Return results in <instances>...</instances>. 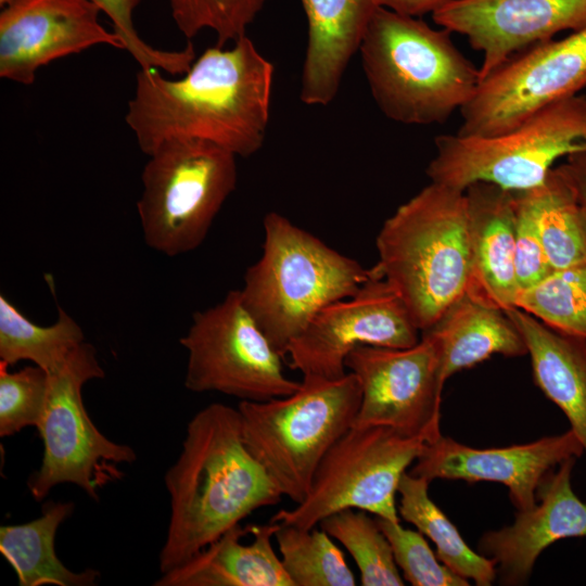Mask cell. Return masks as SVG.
I'll list each match as a JSON object with an SVG mask.
<instances>
[{
    "instance_id": "obj_1",
    "label": "cell",
    "mask_w": 586,
    "mask_h": 586,
    "mask_svg": "<svg viewBox=\"0 0 586 586\" xmlns=\"http://www.w3.org/2000/svg\"><path fill=\"white\" fill-rule=\"evenodd\" d=\"M178 79L140 68L125 120L150 155L171 139H199L247 157L264 144L273 65L245 35L207 48Z\"/></svg>"
},
{
    "instance_id": "obj_2",
    "label": "cell",
    "mask_w": 586,
    "mask_h": 586,
    "mask_svg": "<svg viewBox=\"0 0 586 586\" xmlns=\"http://www.w3.org/2000/svg\"><path fill=\"white\" fill-rule=\"evenodd\" d=\"M170 515L160 552L169 572L282 494L244 445L238 408L214 403L189 421L182 450L165 474Z\"/></svg>"
},
{
    "instance_id": "obj_3",
    "label": "cell",
    "mask_w": 586,
    "mask_h": 586,
    "mask_svg": "<svg viewBox=\"0 0 586 586\" xmlns=\"http://www.w3.org/2000/svg\"><path fill=\"white\" fill-rule=\"evenodd\" d=\"M451 31L379 7L359 47L371 94L390 119L445 123L474 95L481 75Z\"/></svg>"
},
{
    "instance_id": "obj_4",
    "label": "cell",
    "mask_w": 586,
    "mask_h": 586,
    "mask_svg": "<svg viewBox=\"0 0 586 586\" xmlns=\"http://www.w3.org/2000/svg\"><path fill=\"white\" fill-rule=\"evenodd\" d=\"M375 244L374 270L429 329L470 281L464 191L431 182L384 221Z\"/></svg>"
},
{
    "instance_id": "obj_5",
    "label": "cell",
    "mask_w": 586,
    "mask_h": 586,
    "mask_svg": "<svg viewBox=\"0 0 586 586\" xmlns=\"http://www.w3.org/2000/svg\"><path fill=\"white\" fill-rule=\"evenodd\" d=\"M263 226L262 256L246 269L240 294L249 314L284 357L313 318L326 306L355 295L372 268L277 212L266 214Z\"/></svg>"
},
{
    "instance_id": "obj_6",
    "label": "cell",
    "mask_w": 586,
    "mask_h": 586,
    "mask_svg": "<svg viewBox=\"0 0 586 586\" xmlns=\"http://www.w3.org/2000/svg\"><path fill=\"white\" fill-rule=\"evenodd\" d=\"M361 402L355 374L303 377L298 388L264 402H240L245 447L272 483L296 505L333 444L354 424Z\"/></svg>"
},
{
    "instance_id": "obj_7",
    "label": "cell",
    "mask_w": 586,
    "mask_h": 586,
    "mask_svg": "<svg viewBox=\"0 0 586 586\" xmlns=\"http://www.w3.org/2000/svg\"><path fill=\"white\" fill-rule=\"evenodd\" d=\"M426 167L431 182L464 191L489 182L509 191L540 184L561 157L586 150V95L553 102L494 137L441 135Z\"/></svg>"
},
{
    "instance_id": "obj_8",
    "label": "cell",
    "mask_w": 586,
    "mask_h": 586,
    "mask_svg": "<svg viewBox=\"0 0 586 586\" xmlns=\"http://www.w3.org/2000/svg\"><path fill=\"white\" fill-rule=\"evenodd\" d=\"M149 156L137 211L144 242L169 257L198 249L237 184L232 152L199 139H171Z\"/></svg>"
},
{
    "instance_id": "obj_9",
    "label": "cell",
    "mask_w": 586,
    "mask_h": 586,
    "mask_svg": "<svg viewBox=\"0 0 586 586\" xmlns=\"http://www.w3.org/2000/svg\"><path fill=\"white\" fill-rule=\"evenodd\" d=\"M428 440L387 426H352L319 463L305 499L281 509L271 522L313 528L344 509H358L400 522L396 494L407 468Z\"/></svg>"
},
{
    "instance_id": "obj_10",
    "label": "cell",
    "mask_w": 586,
    "mask_h": 586,
    "mask_svg": "<svg viewBox=\"0 0 586 586\" xmlns=\"http://www.w3.org/2000/svg\"><path fill=\"white\" fill-rule=\"evenodd\" d=\"M103 377L97 351L87 342L71 354L59 371L49 374L46 410L37 428L43 442L42 462L27 482L37 501L62 483L75 484L98 500L99 488L124 475L118 467L136 461L130 446L109 440L87 413L82 386Z\"/></svg>"
},
{
    "instance_id": "obj_11",
    "label": "cell",
    "mask_w": 586,
    "mask_h": 586,
    "mask_svg": "<svg viewBox=\"0 0 586 586\" xmlns=\"http://www.w3.org/2000/svg\"><path fill=\"white\" fill-rule=\"evenodd\" d=\"M179 342L188 353L184 386L191 392L264 402L288 396L301 384L285 375L284 357L244 307L240 290L194 313Z\"/></svg>"
},
{
    "instance_id": "obj_12",
    "label": "cell",
    "mask_w": 586,
    "mask_h": 586,
    "mask_svg": "<svg viewBox=\"0 0 586 586\" xmlns=\"http://www.w3.org/2000/svg\"><path fill=\"white\" fill-rule=\"evenodd\" d=\"M586 89V27L535 44L484 77L460 110L456 135L494 137L540 109Z\"/></svg>"
},
{
    "instance_id": "obj_13",
    "label": "cell",
    "mask_w": 586,
    "mask_h": 586,
    "mask_svg": "<svg viewBox=\"0 0 586 586\" xmlns=\"http://www.w3.org/2000/svg\"><path fill=\"white\" fill-rule=\"evenodd\" d=\"M345 367L357 378L361 402L354 426H387L433 442L442 435L445 380L433 341L421 334L407 348L355 347Z\"/></svg>"
},
{
    "instance_id": "obj_14",
    "label": "cell",
    "mask_w": 586,
    "mask_h": 586,
    "mask_svg": "<svg viewBox=\"0 0 586 586\" xmlns=\"http://www.w3.org/2000/svg\"><path fill=\"white\" fill-rule=\"evenodd\" d=\"M372 268L369 280L347 298L322 308L286 347L284 358L303 377L339 379L348 371L347 355L357 346L407 348L420 330L390 284Z\"/></svg>"
},
{
    "instance_id": "obj_15",
    "label": "cell",
    "mask_w": 586,
    "mask_h": 586,
    "mask_svg": "<svg viewBox=\"0 0 586 586\" xmlns=\"http://www.w3.org/2000/svg\"><path fill=\"white\" fill-rule=\"evenodd\" d=\"M90 0H18L0 13V77L31 85L54 60L105 44L124 50L120 38L99 22Z\"/></svg>"
},
{
    "instance_id": "obj_16",
    "label": "cell",
    "mask_w": 586,
    "mask_h": 586,
    "mask_svg": "<svg viewBox=\"0 0 586 586\" xmlns=\"http://www.w3.org/2000/svg\"><path fill=\"white\" fill-rule=\"evenodd\" d=\"M432 18L482 53V80L518 53L586 27V0H454Z\"/></svg>"
},
{
    "instance_id": "obj_17",
    "label": "cell",
    "mask_w": 586,
    "mask_h": 586,
    "mask_svg": "<svg viewBox=\"0 0 586 586\" xmlns=\"http://www.w3.org/2000/svg\"><path fill=\"white\" fill-rule=\"evenodd\" d=\"M584 447L570 429L559 435L499 448H473L441 435L424 445L409 471L436 479L498 482L518 511L536 505L538 486L561 462L578 458Z\"/></svg>"
},
{
    "instance_id": "obj_18",
    "label": "cell",
    "mask_w": 586,
    "mask_h": 586,
    "mask_svg": "<svg viewBox=\"0 0 586 586\" xmlns=\"http://www.w3.org/2000/svg\"><path fill=\"white\" fill-rule=\"evenodd\" d=\"M576 459L564 460L547 475L537 488L533 508L518 511L511 525L481 537L479 551L495 562L501 584L527 582L535 561L551 544L586 537V502L571 484Z\"/></svg>"
},
{
    "instance_id": "obj_19",
    "label": "cell",
    "mask_w": 586,
    "mask_h": 586,
    "mask_svg": "<svg viewBox=\"0 0 586 586\" xmlns=\"http://www.w3.org/2000/svg\"><path fill=\"white\" fill-rule=\"evenodd\" d=\"M464 194L470 253L467 292L502 310L517 307L520 286L514 266L513 191L474 182Z\"/></svg>"
},
{
    "instance_id": "obj_20",
    "label": "cell",
    "mask_w": 586,
    "mask_h": 586,
    "mask_svg": "<svg viewBox=\"0 0 586 586\" xmlns=\"http://www.w3.org/2000/svg\"><path fill=\"white\" fill-rule=\"evenodd\" d=\"M301 2L307 20V46L300 98L307 105H327L335 98L379 4L377 0Z\"/></svg>"
},
{
    "instance_id": "obj_21",
    "label": "cell",
    "mask_w": 586,
    "mask_h": 586,
    "mask_svg": "<svg viewBox=\"0 0 586 586\" xmlns=\"http://www.w3.org/2000/svg\"><path fill=\"white\" fill-rule=\"evenodd\" d=\"M280 523L235 525L155 586H293L272 537Z\"/></svg>"
},
{
    "instance_id": "obj_22",
    "label": "cell",
    "mask_w": 586,
    "mask_h": 586,
    "mask_svg": "<svg viewBox=\"0 0 586 586\" xmlns=\"http://www.w3.org/2000/svg\"><path fill=\"white\" fill-rule=\"evenodd\" d=\"M421 334L436 346L443 379L493 355H527L525 341L507 313L464 292Z\"/></svg>"
},
{
    "instance_id": "obj_23",
    "label": "cell",
    "mask_w": 586,
    "mask_h": 586,
    "mask_svg": "<svg viewBox=\"0 0 586 586\" xmlns=\"http://www.w3.org/2000/svg\"><path fill=\"white\" fill-rule=\"evenodd\" d=\"M505 311L525 341L536 385L565 415L586 453V339L561 333L519 307Z\"/></svg>"
},
{
    "instance_id": "obj_24",
    "label": "cell",
    "mask_w": 586,
    "mask_h": 586,
    "mask_svg": "<svg viewBox=\"0 0 586 586\" xmlns=\"http://www.w3.org/2000/svg\"><path fill=\"white\" fill-rule=\"evenodd\" d=\"M74 511L73 502H48L39 518L0 527V552L15 571L21 586H90L100 573L93 569L74 572L55 553L59 526Z\"/></svg>"
},
{
    "instance_id": "obj_25",
    "label": "cell",
    "mask_w": 586,
    "mask_h": 586,
    "mask_svg": "<svg viewBox=\"0 0 586 586\" xmlns=\"http://www.w3.org/2000/svg\"><path fill=\"white\" fill-rule=\"evenodd\" d=\"M430 481L405 472L398 485L400 519L413 524L436 547V556L448 569L479 586L497 577L495 562L473 551L459 531L429 496Z\"/></svg>"
},
{
    "instance_id": "obj_26",
    "label": "cell",
    "mask_w": 586,
    "mask_h": 586,
    "mask_svg": "<svg viewBox=\"0 0 586 586\" xmlns=\"http://www.w3.org/2000/svg\"><path fill=\"white\" fill-rule=\"evenodd\" d=\"M524 192L551 268L586 264V213L559 167Z\"/></svg>"
},
{
    "instance_id": "obj_27",
    "label": "cell",
    "mask_w": 586,
    "mask_h": 586,
    "mask_svg": "<svg viewBox=\"0 0 586 586\" xmlns=\"http://www.w3.org/2000/svg\"><path fill=\"white\" fill-rule=\"evenodd\" d=\"M48 327L34 323L0 295V361L13 366L30 360L49 374L59 371L71 354L85 342L77 321L61 307Z\"/></svg>"
},
{
    "instance_id": "obj_28",
    "label": "cell",
    "mask_w": 586,
    "mask_h": 586,
    "mask_svg": "<svg viewBox=\"0 0 586 586\" xmlns=\"http://www.w3.org/2000/svg\"><path fill=\"white\" fill-rule=\"evenodd\" d=\"M275 538L293 586L356 585L342 550L321 527L280 524Z\"/></svg>"
},
{
    "instance_id": "obj_29",
    "label": "cell",
    "mask_w": 586,
    "mask_h": 586,
    "mask_svg": "<svg viewBox=\"0 0 586 586\" xmlns=\"http://www.w3.org/2000/svg\"><path fill=\"white\" fill-rule=\"evenodd\" d=\"M353 557L364 586H403L405 579L395 562L392 546L377 519L358 509H344L319 525Z\"/></svg>"
},
{
    "instance_id": "obj_30",
    "label": "cell",
    "mask_w": 586,
    "mask_h": 586,
    "mask_svg": "<svg viewBox=\"0 0 586 586\" xmlns=\"http://www.w3.org/2000/svg\"><path fill=\"white\" fill-rule=\"evenodd\" d=\"M517 307L561 333L586 339V264L553 270L522 290Z\"/></svg>"
},
{
    "instance_id": "obj_31",
    "label": "cell",
    "mask_w": 586,
    "mask_h": 586,
    "mask_svg": "<svg viewBox=\"0 0 586 586\" xmlns=\"http://www.w3.org/2000/svg\"><path fill=\"white\" fill-rule=\"evenodd\" d=\"M178 29L187 39L208 29L225 46L246 35L268 0H167Z\"/></svg>"
},
{
    "instance_id": "obj_32",
    "label": "cell",
    "mask_w": 586,
    "mask_h": 586,
    "mask_svg": "<svg viewBox=\"0 0 586 586\" xmlns=\"http://www.w3.org/2000/svg\"><path fill=\"white\" fill-rule=\"evenodd\" d=\"M0 361V436L18 433L26 426L38 428L47 405L49 373L38 366L8 371Z\"/></svg>"
},
{
    "instance_id": "obj_33",
    "label": "cell",
    "mask_w": 586,
    "mask_h": 586,
    "mask_svg": "<svg viewBox=\"0 0 586 586\" xmlns=\"http://www.w3.org/2000/svg\"><path fill=\"white\" fill-rule=\"evenodd\" d=\"M387 537L403 578L412 586H467L469 581L441 562L424 535L394 522L375 517Z\"/></svg>"
},
{
    "instance_id": "obj_34",
    "label": "cell",
    "mask_w": 586,
    "mask_h": 586,
    "mask_svg": "<svg viewBox=\"0 0 586 586\" xmlns=\"http://www.w3.org/2000/svg\"><path fill=\"white\" fill-rule=\"evenodd\" d=\"M112 22L113 31L120 38L124 50L138 62L140 68H157L176 75L184 74L196 59L193 44L181 50H163L146 43L133 25V12L142 0H90Z\"/></svg>"
},
{
    "instance_id": "obj_35",
    "label": "cell",
    "mask_w": 586,
    "mask_h": 586,
    "mask_svg": "<svg viewBox=\"0 0 586 586\" xmlns=\"http://www.w3.org/2000/svg\"><path fill=\"white\" fill-rule=\"evenodd\" d=\"M515 208L514 266L520 292L543 281L553 269L545 252L524 191H513Z\"/></svg>"
},
{
    "instance_id": "obj_36",
    "label": "cell",
    "mask_w": 586,
    "mask_h": 586,
    "mask_svg": "<svg viewBox=\"0 0 586 586\" xmlns=\"http://www.w3.org/2000/svg\"><path fill=\"white\" fill-rule=\"evenodd\" d=\"M586 213V150L574 152L558 166Z\"/></svg>"
},
{
    "instance_id": "obj_37",
    "label": "cell",
    "mask_w": 586,
    "mask_h": 586,
    "mask_svg": "<svg viewBox=\"0 0 586 586\" xmlns=\"http://www.w3.org/2000/svg\"><path fill=\"white\" fill-rule=\"evenodd\" d=\"M451 1L454 0H377L379 7L413 17L433 14Z\"/></svg>"
},
{
    "instance_id": "obj_38",
    "label": "cell",
    "mask_w": 586,
    "mask_h": 586,
    "mask_svg": "<svg viewBox=\"0 0 586 586\" xmlns=\"http://www.w3.org/2000/svg\"><path fill=\"white\" fill-rule=\"evenodd\" d=\"M15 1H18V0H0V5L1 8L5 7V5H9Z\"/></svg>"
}]
</instances>
